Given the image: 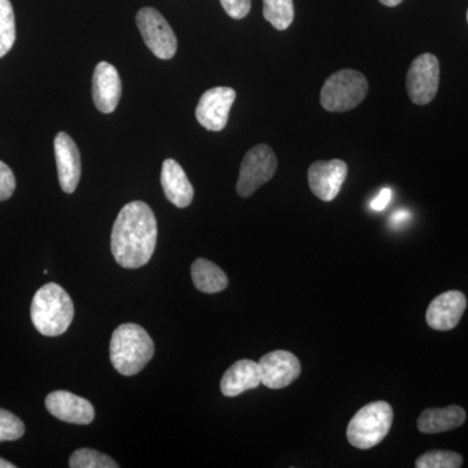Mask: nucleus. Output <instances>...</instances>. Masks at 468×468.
Wrapping results in <instances>:
<instances>
[{
  "label": "nucleus",
  "mask_w": 468,
  "mask_h": 468,
  "mask_svg": "<svg viewBox=\"0 0 468 468\" xmlns=\"http://www.w3.org/2000/svg\"><path fill=\"white\" fill-rule=\"evenodd\" d=\"M261 384L260 363L251 359H241L227 369L221 378L220 389L226 397H237L255 389Z\"/></svg>",
  "instance_id": "nucleus-16"
},
{
  "label": "nucleus",
  "mask_w": 468,
  "mask_h": 468,
  "mask_svg": "<svg viewBox=\"0 0 468 468\" xmlns=\"http://www.w3.org/2000/svg\"><path fill=\"white\" fill-rule=\"evenodd\" d=\"M264 18L277 30H286L294 20L292 0H263Z\"/></svg>",
  "instance_id": "nucleus-20"
},
{
  "label": "nucleus",
  "mask_w": 468,
  "mask_h": 468,
  "mask_svg": "<svg viewBox=\"0 0 468 468\" xmlns=\"http://www.w3.org/2000/svg\"><path fill=\"white\" fill-rule=\"evenodd\" d=\"M237 92L232 88L218 86L202 95L196 110V117L203 128L220 132L226 128L230 109L236 101Z\"/></svg>",
  "instance_id": "nucleus-9"
},
{
  "label": "nucleus",
  "mask_w": 468,
  "mask_h": 468,
  "mask_svg": "<svg viewBox=\"0 0 468 468\" xmlns=\"http://www.w3.org/2000/svg\"><path fill=\"white\" fill-rule=\"evenodd\" d=\"M466 295L460 291H449L437 295L428 306L427 324L435 331H452L461 322L466 311Z\"/></svg>",
  "instance_id": "nucleus-12"
},
{
  "label": "nucleus",
  "mask_w": 468,
  "mask_h": 468,
  "mask_svg": "<svg viewBox=\"0 0 468 468\" xmlns=\"http://www.w3.org/2000/svg\"><path fill=\"white\" fill-rule=\"evenodd\" d=\"M33 325L46 337L66 334L75 316L72 298L60 285H43L34 295L30 309Z\"/></svg>",
  "instance_id": "nucleus-3"
},
{
  "label": "nucleus",
  "mask_w": 468,
  "mask_h": 468,
  "mask_svg": "<svg viewBox=\"0 0 468 468\" xmlns=\"http://www.w3.org/2000/svg\"><path fill=\"white\" fill-rule=\"evenodd\" d=\"M390 199H392V190L387 187V189L381 190L377 198L372 201L371 207L378 212L383 211L389 205Z\"/></svg>",
  "instance_id": "nucleus-27"
},
{
  "label": "nucleus",
  "mask_w": 468,
  "mask_h": 468,
  "mask_svg": "<svg viewBox=\"0 0 468 468\" xmlns=\"http://www.w3.org/2000/svg\"><path fill=\"white\" fill-rule=\"evenodd\" d=\"M467 21H468V12H467Z\"/></svg>",
  "instance_id": "nucleus-31"
},
{
  "label": "nucleus",
  "mask_w": 468,
  "mask_h": 468,
  "mask_svg": "<svg viewBox=\"0 0 468 468\" xmlns=\"http://www.w3.org/2000/svg\"><path fill=\"white\" fill-rule=\"evenodd\" d=\"M16 41L15 12L9 0H0V58L7 55Z\"/></svg>",
  "instance_id": "nucleus-21"
},
{
  "label": "nucleus",
  "mask_w": 468,
  "mask_h": 468,
  "mask_svg": "<svg viewBox=\"0 0 468 468\" xmlns=\"http://www.w3.org/2000/svg\"><path fill=\"white\" fill-rule=\"evenodd\" d=\"M158 226L149 205L128 203L117 215L111 234V251L119 266L135 270L146 266L156 248Z\"/></svg>",
  "instance_id": "nucleus-1"
},
{
  "label": "nucleus",
  "mask_w": 468,
  "mask_h": 468,
  "mask_svg": "<svg viewBox=\"0 0 468 468\" xmlns=\"http://www.w3.org/2000/svg\"><path fill=\"white\" fill-rule=\"evenodd\" d=\"M14 463H11V462L3 460V458H0V468H15Z\"/></svg>",
  "instance_id": "nucleus-30"
},
{
  "label": "nucleus",
  "mask_w": 468,
  "mask_h": 468,
  "mask_svg": "<svg viewBox=\"0 0 468 468\" xmlns=\"http://www.w3.org/2000/svg\"><path fill=\"white\" fill-rule=\"evenodd\" d=\"M15 189H16V178L14 172L0 160V202L11 198Z\"/></svg>",
  "instance_id": "nucleus-25"
},
{
  "label": "nucleus",
  "mask_w": 468,
  "mask_h": 468,
  "mask_svg": "<svg viewBox=\"0 0 468 468\" xmlns=\"http://www.w3.org/2000/svg\"><path fill=\"white\" fill-rule=\"evenodd\" d=\"M192 279L198 291L214 294L227 289L228 276L220 267L211 261L199 258L192 266Z\"/></svg>",
  "instance_id": "nucleus-19"
},
{
  "label": "nucleus",
  "mask_w": 468,
  "mask_h": 468,
  "mask_svg": "<svg viewBox=\"0 0 468 468\" xmlns=\"http://www.w3.org/2000/svg\"><path fill=\"white\" fill-rule=\"evenodd\" d=\"M462 464V455L451 451L427 452L415 462L417 468H460Z\"/></svg>",
  "instance_id": "nucleus-22"
},
{
  "label": "nucleus",
  "mask_w": 468,
  "mask_h": 468,
  "mask_svg": "<svg viewBox=\"0 0 468 468\" xmlns=\"http://www.w3.org/2000/svg\"><path fill=\"white\" fill-rule=\"evenodd\" d=\"M46 409L58 420L86 426L95 418V410L88 399L67 390H57L46 397Z\"/></svg>",
  "instance_id": "nucleus-14"
},
{
  "label": "nucleus",
  "mask_w": 468,
  "mask_h": 468,
  "mask_svg": "<svg viewBox=\"0 0 468 468\" xmlns=\"http://www.w3.org/2000/svg\"><path fill=\"white\" fill-rule=\"evenodd\" d=\"M381 5H387V7H396V5H401L403 0H378Z\"/></svg>",
  "instance_id": "nucleus-29"
},
{
  "label": "nucleus",
  "mask_w": 468,
  "mask_h": 468,
  "mask_svg": "<svg viewBox=\"0 0 468 468\" xmlns=\"http://www.w3.org/2000/svg\"><path fill=\"white\" fill-rule=\"evenodd\" d=\"M163 190L168 201L174 203L176 207L185 208L190 206L194 198L193 185L183 167L174 159H165L163 162L162 176Z\"/></svg>",
  "instance_id": "nucleus-17"
},
{
  "label": "nucleus",
  "mask_w": 468,
  "mask_h": 468,
  "mask_svg": "<svg viewBox=\"0 0 468 468\" xmlns=\"http://www.w3.org/2000/svg\"><path fill=\"white\" fill-rule=\"evenodd\" d=\"M277 158L268 144H258L246 153L237 181V193L249 198L275 176Z\"/></svg>",
  "instance_id": "nucleus-6"
},
{
  "label": "nucleus",
  "mask_w": 468,
  "mask_h": 468,
  "mask_svg": "<svg viewBox=\"0 0 468 468\" xmlns=\"http://www.w3.org/2000/svg\"><path fill=\"white\" fill-rule=\"evenodd\" d=\"M155 353L153 338L143 326L126 323L113 332L110 356L113 368L124 377H134L146 367Z\"/></svg>",
  "instance_id": "nucleus-2"
},
{
  "label": "nucleus",
  "mask_w": 468,
  "mask_h": 468,
  "mask_svg": "<svg viewBox=\"0 0 468 468\" xmlns=\"http://www.w3.org/2000/svg\"><path fill=\"white\" fill-rule=\"evenodd\" d=\"M261 384L270 389H282L300 378V359L286 350H275L260 360Z\"/></svg>",
  "instance_id": "nucleus-10"
},
{
  "label": "nucleus",
  "mask_w": 468,
  "mask_h": 468,
  "mask_svg": "<svg viewBox=\"0 0 468 468\" xmlns=\"http://www.w3.org/2000/svg\"><path fill=\"white\" fill-rule=\"evenodd\" d=\"M72 468H117L116 463L109 455L92 449H79L73 452L69 460Z\"/></svg>",
  "instance_id": "nucleus-23"
},
{
  "label": "nucleus",
  "mask_w": 468,
  "mask_h": 468,
  "mask_svg": "<svg viewBox=\"0 0 468 468\" xmlns=\"http://www.w3.org/2000/svg\"><path fill=\"white\" fill-rule=\"evenodd\" d=\"M220 3L228 16L236 20L248 16L251 9V0H220Z\"/></svg>",
  "instance_id": "nucleus-26"
},
{
  "label": "nucleus",
  "mask_w": 468,
  "mask_h": 468,
  "mask_svg": "<svg viewBox=\"0 0 468 468\" xmlns=\"http://www.w3.org/2000/svg\"><path fill=\"white\" fill-rule=\"evenodd\" d=\"M368 92V82L358 70L343 69L329 76L320 92V103L329 112L356 109Z\"/></svg>",
  "instance_id": "nucleus-5"
},
{
  "label": "nucleus",
  "mask_w": 468,
  "mask_h": 468,
  "mask_svg": "<svg viewBox=\"0 0 468 468\" xmlns=\"http://www.w3.org/2000/svg\"><path fill=\"white\" fill-rule=\"evenodd\" d=\"M135 21L144 43L156 58L168 60L175 57L177 38L174 29L159 11L151 7L140 9Z\"/></svg>",
  "instance_id": "nucleus-7"
},
{
  "label": "nucleus",
  "mask_w": 468,
  "mask_h": 468,
  "mask_svg": "<svg viewBox=\"0 0 468 468\" xmlns=\"http://www.w3.org/2000/svg\"><path fill=\"white\" fill-rule=\"evenodd\" d=\"M466 411L460 406H448L443 409H427L418 419V430L421 433H442L463 426Z\"/></svg>",
  "instance_id": "nucleus-18"
},
{
  "label": "nucleus",
  "mask_w": 468,
  "mask_h": 468,
  "mask_svg": "<svg viewBox=\"0 0 468 468\" xmlns=\"http://www.w3.org/2000/svg\"><path fill=\"white\" fill-rule=\"evenodd\" d=\"M347 165L344 160H319L309 169L311 192L323 202H332L346 180Z\"/></svg>",
  "instance_id": "nucleus-11"
},
{
  "label": "nucleus",
  "mask_w": 468,
  "mask_h": 468,
  "mask_svg": "<svg viewBox=\"0 0 468 468\" xmlns=\"http://www.w3.org/2000/svg\"><path fill=\"white\" fill-rule=\"evenodd\" d=\"M440 84L439 58L432 54H423L412 61L408 72V92L410 100L418 106L435 100Z\"/></svg>",
  "instance_id": "nucleus-8"
},
{
  "label": "nucleus",
  "mask_w": 468,
  "mask_h": 468,
  "mask_svg": "<svg viewBox=\"0 0 468 468\" xmlns=\"http://www.w3.org/2000/svg\"><path fill=\"white\" fill-rule=\"evenodd\" d=\"M409 214L408 212L401 211L397 212V214H394L392 217V221L394 224H402L405 223L406 220H408Z\"/></svg>",
  "instance_id": "nucleus-28"
},
{
  "label": "nucleus",
  "mask_w": 468,
  "mask_h": 468,
  "mask_svg": "<svg viewBox=\"0 0 468 468\" xmlns=\"http://www.w3.org/2000/svg\"><path fill=\"white\" fill-rule=\"evenodd\" d=\"M393 419V408L389 403H368L354 415L347 426L346 436L350 445L360 451H368L378 445L389 433Z\"/></svg>",
  "instance_id": "nucleus-4"
},
{
  "label": "nucleus",
  "mask_w": 468,
  "mask_h": 468,
  "mask_svg": "<svg viewBox=\"0 0 468 468\" xmlns=\"http://www.w3.org/2000/svg\"><path fill=\"white\" fill-rule=\"evenodd\" d=\"M26 433V426L16 415L0 409V442L16 441Z\"/></svg>",
  "instance_id": "nucleus-24"
},
{
  "label": "nucleus",
  "mask_w": 468,
  "mask_h": 468,
  "mask_svg": "<svg viewBox=\"0 0 468 468\" xmlns=\"http://www.w3.org/2000/svg\"><path fill=\"white\" fill-rule=\"evenodd\" d=\"M122 92V80L116 68L107 61H101L92 75V100L97 109L103 113L113 112Z\"/></svg>",
  "instance_id": "nucleus-15"
},
{
  "label": "nucleus",
  "mask_w": 468,
  "mask_h": 468,
  "mask_svg": "<svg viewBox=\"0 0 468 468\" xmlns=\"http://www.w3.org/2000/svg\"><path fill=\"white\" fill-rule=\"evenodd\" d=\"M58 183L68 194L75 193L81 178V156L79 147L69 134L60 132L54 141Z\"/></svg>",
  "instance_id": "nucleus-13"
}]
</instances>
